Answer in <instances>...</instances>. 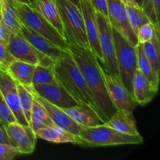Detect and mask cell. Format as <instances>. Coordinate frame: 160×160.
<instances>
[{
    "mask_svg": "<svg viewBox=\"0 0 160 160\" xmlns=\"http://www.w3.org/2000/svg\"><path fill=\"white\" fill-rule=\"evenodd\" d=\"M53 71L56 81L78 102L88 105L96 111L92 93L69 50H63L55 61Z\"/></svg>",
    "mask_w": 160,
    "mask_h": 160,
    "instance_id": "obj_2",
    "label": "cell"
},
{
    "mask_svg": "<svg viewBox=\"0 0 160 160\" xmlns=\"http://www.w3.org/2000/svg\"><path fill=\"white\" fill-rule=\"evenodd\" d=\"M0 92L6 103L15 116L17 122L23 125H29L20 103L17 83L6 70L0 68Z\"/></svg>",
    "mask_w": 160,
    "mask_h": 160,
    "instance_id": "obj_13",
    "label": "cell"
},
{
    "mask_svg": "<svg viewBox=\"0 0 160 160\" xmlns=\"http://www.w3.org/2000/svg\"><path fill=\"white\" fill-rule=\"evenodd\" d=\"M126 9L130 24H131L134 32L137 35L138 31L140 28V27L145 23H148V22L151 21L146 16V14L144 12L142 7L126 6Z\"/></svg>",
    "mask_w": 160,
    "mask_h": 160,
    "instance_id": "obj_29",
    "label": "cell"
},
{
    "mask_svg": "<svg viewBox=\"0 0 160 160\" xmlns=\"http://www.w3.org/2000/svg\"><path fill=\"white\" fill-rule=\"evenodd\" d=\"M125 6H137V7H141L135 0H120Z\"/></svg>",
    "mask_w": 160,
    "mask_h": 160,
    "instance_id": "obj_39",
    "label": "cell"
},
{
    "mask_svg": "<svg viewBox=\"0 0 160 160\" xmlns=\"http://www.w3.org/2000/svg\"><path fill=\"white\" fill-rule=\"evenodd\" d=\"M153 6H154L155 12H156V19H157L158 23H159L160 19V0H152Z\"/></svg>",
    "mask_w": 160,
    "mask_h": 160,
    "instance_id": "obj_38",
    "label": "cell"
},
{
    "mask_svg": "<svg viewBox=\"0 0 160 160\" xmlns=\"http://www.w3.org/2000/svg\"><path fill=\"white\" fill-rule=\"evenodd\" d=\"M95 17L98 30L99 47L102 56V60L99 62L106 73L119 75L112 27L109 19L98 12H95Z\"/></svg>",
    "mask_w": 160,
    "mask_h": 160,
    "instance_id": "obj_7",
    "label": "cell"
},
{
    "mask_svg": "<svg viewBox=\"0 0 160 160\" xmlns=\"http://www.w3.org/2000/svg\"><path fill=\"white\" fill-rule=\"evenodd\" d=\"M56 82L57 81L55 78L53 66L52 67H43L39 64L35 66L32 77V85L31 86Z\"/></svg>",
    "mask_w": 160,
    "mask_h": 160,
    "instance_id": "obj_28",
    "label": "cell"
},
{
    "mask_svg": "<svg viewBox=\"0 0 160 160\" xmlns=\"http://www.w3.org/2000/svg\"><path fill=\"white\" fill-rule=\"evenodd\" d=\"M80 9L82 13L84 28L90 46V51L101 62L102 60V56L98 42V30L95 11L90 0H80Z\"/></svg>",
    "mask_w": 160,
    "mask_h": 160,
    "instance_id": "obj_14",
    "label": "cell"
},
{
    "mask_svg": "<svg viewBox=\"0 0 160 160\" xmlns=\"http://www.w3.org/2000/svg\"><path fill=\"white\" fill-rule=\"evenodd\" d=\"M30 90H31V89H30ZM31 92H32L34 98H35L36 99L44 106V107H45V110L48 112V116H49V117L51 118L52 121L53 122L54 125L59 127V128H63V129L73 133L75 135H78V134H79L80 131H81L82 127L80 126L79 124H78V123H77L76 122H75L74 120H73V119H72L71 117L63 110V109L52 104L49 102L46 101V100L44 99L43 98L36 95V94L34 93L32 91H31Z\"/></svg>",
    "mask_w": 160,
    "mask_h": 160,
    "instance_id": "obj_15",
    "label": "cell"
},
{
    "mask_svg": "<svg viewBox=\"0 0 160 160\" xmlns=\"http://www.w3.org/2000/svg\"><path fill=\"white\" fill-rule=\"evenodd\" d=\"M35 135L37 138L52 143L78 144V136L56 125L41 128L36 131Z\"/></svg>",
    "mask_w": 160,
    "mask_h": 160,
    "instance_id": "obj_22",
    "label": "cell"
},
{
    "mask_svg": "<svg viewBox=\"0 0 160 160\" xmlns=\"http://www.w3.org/2000/svg\"><path fill=\"white\" fill-rule=\"evenodd\" d=\"M30 6L42 14L66 38L63 25L55 0H34Z\"/></svg>",
    "mask_w": 160,
    "mask_h": 160,
    "instance_id": "obj_19",
    "label": "cell"
},
{
    "mask_svg": "<svg viewBox=\"0 0 160 160\" xmlns=\"http://www.w3.org/2000/svg\"><path fill=\"white\" fill-rule=\"evenodd\" d=\"M11 32L4 26L0 23V42L7 45L9 42V37H10Z\"/></svg>",
    "mask_w": 160,
    "mask_h": 160,
    "instance_id": "obj_36",
    "label": "cell"
},
{
    "mask_svg": "<svg viewBox=\"0 0 160 160\" xmlns=\"http://www.w3.org/2000/svg\"><path fill=\"white\" fill-rule=\"evenodd\" d=\"M17 2L20 3H23V4H27V5H31L34 0H16Z\"/></svg>",
    "mask_w": 160,
    "mask_h": 160,
    "instance_id": "obj_40",
    "label": "cell"
},
{
    "mask_svg": "<svg viewBox=\"0 0 160 160\" xmlns=\"http://www.w3.org/2000/svg\"><path fill=\"white\" fill-rule=\"evenodd\" d=\"M68 44L69 51L79 67L93 97L96 112L105 123L117 109L108 95L101 63L90 50L76 44Z\"/></svg>",
    "mask_w": 160,
    "mask_h": 160,
    "instance_id": "obj_1",
    "label": "cell"
},
{
    "mask_svg": "<svg viewBox=\"0 0 160 160\" xmlns=\"http://www.w3.org/2000/svg\"><path fill=\"white\" fill-rule=\"evenodd\" d=\"M16 83H17L20 106H21L23 115H24L25 118H26L27 121L29 124L30 119H31V108H32L33 102H34V95L28 88L25 87L24 85L17 82V81H16Z\"/></svg>",
    "mask_w": 160,
    "mask_h": 160,
    "instance_id": "obj_27",
    "label": "cell"
},
{
    "mask_svg": "<svg viewBox=\"0 0 160 160\" xmlns=\"http://www.w3.org/2000/svg\"><path fill=\"white\" fill-rule=\"evenodd\" d=\"M0 19H1V17H0Z\"/></svg>",
    "mask_w": 160,
    "mask_h": 160,
    "instance_id": "obj_43",
    "label": "cell"
},
{
    "mask_svg": "<svg viewBox=\"0 0 160 160\" xmlns=\"http://www.w3.org/2000/svg\"><path fill=\"white\" fill-rule=\"evenodd\" d=\"M157 33H159V28H157L152 22H148L142 25L137 33L138 43H145L151 40Z\"/></svg>",
    "mask_w": 160,
    "mask_h": 160,
    "instance_id": "obj_30",
    "label": "cell"
},
{
    "mask_svg": "<svg viewBox=\"0 0 160 160\" xmlns=\"http://www.w3.org/2000/svg\"><path fill=\"white\" fill-rule=\"evenodd\" d=\"M92 6L95 12H100L108 17V9H107V2L106 0H90Z\"/></svg>",
    "mask_w": 160,
    "mask_h": 160,
    "instance_id": "obj_35",
    "label": "cell"
},
{
    "mask_svg": "<svg viewBox=\"0 0 160 160\" xmlns=\"http://www.w3.org/2000/svg\"><path fill=\"white\" fill-rule=\"evenodd\" d=\"M0 143H9L5 128L1 124H0Z\"/></svg>",
    "mask_w": 160,
    "mask_h": 160,
    "instance_id": "obj_37",
    "label": "cell"
},
{
    "mask_svg": "<svg viewBox=\"0 0 160 160\" xmlns=\"http://www.w3.org/2000/svg\"><path fill=\"white\" fill-rule=\"evenodd\" d=\"M7 48L15 59L34 65L52 67L55 61L36 49L21 34L11 33Z\"/></svg>",
    "mask_w": 160,
    "mask_h": 160,
    "instance_id": "obj_8",
    "label": "cell"
},
{
    "mask_svg": "<svg viewBox=\"0 0 160 160\" xmlns=\"http://www.w3.org/2000/svg\"><path fill=\"white\" fill-rule=\"evenodd\" d=\"M15 59L7 48L6 44L0 42V68L6 70L9 64Z\"/></svg>",
    "mask_w": 160,
    "mask_h": 160,
    "instance_id": "obj_32",
    "label": "cell"
},
{
    "mask_svg": "<svg viewBox=\"0 0 160 160\" xmlns=\"http://www.w3.org/2000/svg\"><path fill=\"white\" fill-rule=\"evenodd\" d=\"M106 2L108 19L111 27L122 34L131 45L136 46L138 42L130 24L126 6L120 0H106Z\"/></svg>",
    "mask_w": 160,
    "mask_h": 160,
    "instance_id": "obj_10",
    "label": "cell"
},
{
    "mask_svg": "<svg viewBox=\"0 0 160 160\" xmlns=\"http://www.w3.org/2000/svg\"><path fill=\"white\" fill-rule=\"evenodd\" d=\"M141 134L130 135L123 134L106 126L104 123L98 126L82 127L78 135V144L88 147L109 146V145H138L143 143Z\"/></svg>",
    "mask_w": 160,
    "mask_h": 160,
    "instance_id": "obj_3",
    "label": "cell"
},
{
    "mask_svg": "<svg viewBox=\"0 0 160 160\" xmlns=\"http://www.w3.org/2000/svg\"><path fill=\"white\" fill-rule=\"evenodd\" d=\"M102 75L109 98L117 110L133 112L138 106L134 97L125 87L119 75L108 73L103 70Z\"/></svg>",
    "mask_w": 160,
    "mask_h": 160,
    "instance_id": "obj_9",
    "label": "cell"
},
{
    "mask_svg": "<svg viewBox=\"0 0 160 160\" xmlns=\"http://www.w3.org/2000/svg\"><path fill=\"white\" fill-rule=\"evenodd\" d=\"M16 7L23 24L45 37L60 49L64 51L69 50V44L67 39L36 9L30 5L18 2H16Z\"/></svg>",
    "mask_w": 160,
    "mask_h": 160,
    "instance_id": "obj_5",
    "label": "cell"
},
{
    "mask_svg": "<svg viewBox=\"0 0 160 160\" xmlns=\"http://www.w3.org/2000/svg\"><path fill=\"white\" fill-rule=\"evenodd\" d=\"M35 66L15 59L9 64L6 71L15 81L25 87H31L32 85V77Z\"/></svg>",
    "mask_w": 160,
    "mask_h": 160,
    "instance_id": "obj_23",
    "label": "cell"
},
{
    "mask_svg": "<svg viewBox=\"0 0 160 160\" xmlns=\"http://www.w3.org/2000/svg\"><path fill=\"white\" fill-rule=\"evenodd\" d=\"M157 92L158 90L152 85L137 67L133 78L132 93L138 105L143 106L149 103Z\"/></svg>",
    "mask_w": 160,
    "mask_h": 160,
    "instance_id": "obj_17",
    "label": "cell"
},
{
    "mask_svg": "<svg viewBox=\"0 0 160 160\" xmlns=\"http://www.w3.org/2000/svg\"><path fill=\"white\" fill-rule=\"evenodd\" d=\"M34 93L62 109L80 104L58 82L28 87Z\"/></svg>",
    "mask_w": 160,
    "mask_h": 160,
    "instance_id": "obj_12",
    "label": "cell"
},
{
    "mask_svg": "<svg viewBox=\"0 0 160 160\" xmlns=\"http://www.w3.org/2000/svg\"><path fill=\"white\" fill-rule=\"evenodd\" d=\"M69 1L71 2L72 3L76 5V6H78V7H80V0H69Z\"/></svg>",
    "mask_w": 160,
    "mask_h": 160,
    "instance_id": "obj_41",
    "label": "cell"
},
{
    "mask_svg": "<svg viewBox=\"0 0 160 160\" xmlns=\"http://www.w3.org/2000/svg\"><path fill=\"white\" fill-rule=\"evenodd\" d=\"M16 0H0V23L12 34H20L23 23L16 7Z\"/></svg>",
    "mask_w": 160,
    "mask_h": 160,
    "instance_id": "obj_20",
    "label": "cell"
},
{
    "mask_svg": "<svg viewBox=\"0 0 160 160\" xmlns=\"http://www.w3.org/2000/svg\"><path fill=\"white\" fill-rule=\"evenodd\" d=\"M112 32L115 45L119 76L125 87L132 93L133 78L134 71L138 67L135 46L131 45L122 34L112 28Z\"/></svg>",
    "mask_w": 160,
    "mask_h": 160,
    "instance_id": "obj_6",
    "label": "cell"
},
{
    "mask_svg": "<svg viewBox=\"0 0 160 160\" xmlns=\"http://www.w3.org/2000/svg\"><path fill=\"white\" fill-rule=\"evenodd\" d=\"M63 110L81 127L91 128L104 123L98 112L86 104H78V106L63 109Z\"/></svg>",
    "mask_w": 160,
    "mask_h": 160,
    "instance_id": "obj_18",
    "label": "cell"
},
{
    "mask_svg": "<svg viewBox=\"0 0 160 160\" xmlns=\"http://www.w3.org/2000/svg\"><path fill=\"white\" fill-rule=\"evenodd\" d=\"M16 121L15 116L0 92V124L5 128L9 123Z\"/></svg>",
    "mask_w": 160,
    "mask_h": 160,
    "instance_id": "obj_31",
    "label": "cell"
},
{
    "mask_svg": "<svg viewBox=\"0 0 160 160\" xmlns=\"http://www.w3.org/2000/svg\"><path fill=\"white\" fill-rule=\"evenodd\" d=\"M20 34L36 49L51 58L54 61L59 58V56L62 54V52L63 51L49 40L45 38L41 34H38L37 32L33 31L28 27L25 26L24 24H22Z\"/></svg>",
    "mask_w": 160,
    "mask_h": 160,
    "instance_id": "obj_16",
    "label": "cell"
},
{
    "mask_svg": "<svg viewBox=\"0 0 160 160\" xmlns=\"http://www.w3.org/2000/svg\"><path fill=\"white\" fill-rule=\"evenodd\" d=\"M135 1L137 2L139 6H140L141 7H142V0H135Z\"/></svg>",
    "mask_w": 160,
    "mask_h": 160,
    "instance_id": "obj_42",
    "label": "cell"
},
{
    "mask_svg": "<svg viewBox=\"0 0 160 160\" xmlns=\"http://www.w3.org/2000/svg\"><path fill=\"white\" fill-rule=\"evenodd\" d=\"M104 124L123 134L130 135L140 134L133 112L117 110L107 121L105 122Z\"/></svg>",
    "mask_w": 160,
    "mask_h": 160,
    "instance_id": "obj_21",
    "label": "cell"
},
{
    "mask_svg": "<svg viewBox=\"0 0 160 160\" xmlns=\"http://www.w3.org/2000/svg\"><path fill=\"white\" fill-rule=\"evenodd\" d=\"M55 1L59 9L67 42L76 44L90 50L80 7L69 0Z\"/></svg>",
    "mask_w": 160,
    "mask_h": 160,
    "instance_id": "obj_4",
    "label": "cell"
},
{
    "mask_svg": "<svg viewBox=\"0 0 160 160\" xmlns=\"http://www.w3.org/2000/svg\"><path fill=\"white\" fill-rule=\"evenodd\" d=\"M144 52L147 59L149 61L152 68L156 74L159 75L160 70V45H159V33H157L151 40L142 43Z\"/></svg>",
    "mask_w": 160,
    "mask_h": 160,
    "instance_id": "obj_26",
    "label": "cell"
},
{
    "mask_svg": "<svg viewBox=\"0 0 160 160\" xmlns=\"http://www.w3.org/2000/svg\"><path fill=\"white\" fill-rule=\"evenodd\" d=\"M20 153L9 143H0V160H12Z\"/></svg>",
    "mask_w": 160,
    "mask_h": 160,
    "instance_id": "obj_33",
    "label": "cell"
},
{
    "mask_svg": "<svg viewBox=\"0 0 160 160\" xmlns=\"http://www.w3.org/2000/svg\"><path fill=\"white\" fill-rule=\"evenodd\" d=\"M54 125L45 107L34 97L29 126L36 132L39 129Z\"/></svg>",
    "mask_w": 160,
    "mask_h": 160,
    "instance_id": "obj_25",
    "label": "cell"
},
{
    "mask_svg": "<svg viewBox=\"0 0 160 160\" xmlns=\"http://www.w3.org/2000/svg\"><path fill=\"white\" fill-rule=\"evenodd\" d=\"M136 52H137V65L138 70L142 72V74L147 78L148 81L152 84V85L156 89L159 90V75L156 74L149 61L147 59L145 52H144L143 47L142 43H138L135 46Z\"/></svg>",
    "mask_w": 160,
    "mask_h": 160,
    "instance_id": "obj_24",
    "label": "cell"
},
{
    "mask_svg": "<svg viewBox=\"0 0 160 160\" xmlns=\"http://www.w3.org/2000/svg\"><path fill=\"white\" fill-rule=\"evenodd\" d=\"M142 9H143L144 12L148 17L150 21L153 24L156 25L157 28H159V23H158L157 19H156L152 0H142Z\"/></svg>",
    "mask_w": 160,
    "mask_h": 160,
    "instance_id": "obj_34",
    "label": "cell"
},
{
    "mask_svg": "<svg viewBox=\"0 0 160 160\" xmlns=\"http://www.w3.org/2000/svg\"><path fill=\"white\" fill-rule=\"evenodd\" d=\"M9 143L17 148L20 154H31L36 145L35 132L29 125L12 122L5 127Z\"/></svg>",
    "mask_w": 160,
    "mask_h": 160,
    "instance_id": "obj_11",
    "label": "cell"
}]
</instances>
